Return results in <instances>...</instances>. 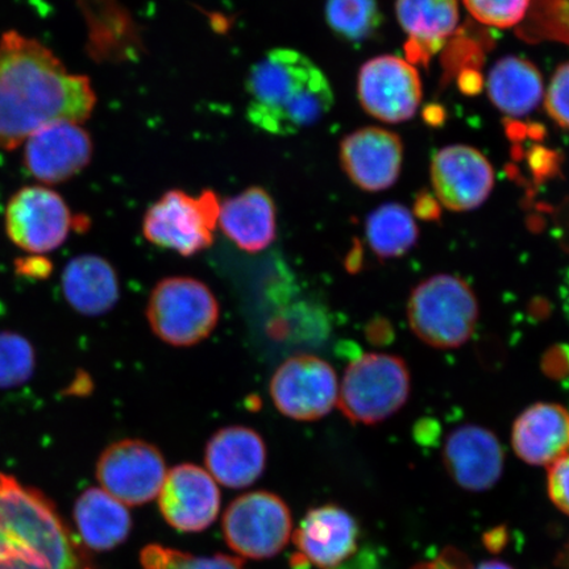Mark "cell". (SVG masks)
Returning a JSON list of instances; mask_svg holds the SVG:
<instances>
[{
  "label": "cell",
  "mask_w": 569,
  "mask_h": 569,
  "mask_svg": "<svg viewBox=\"0 0 569 569\" xmlns=\"http://www.w3.org/2000/svg\"><path fill=\"white\" fill-rule=\"evenodd\" d=\"M220 203L212 190L190 196L169 190L142 219V234L149 243L191 258L213 243Z\"/></svg>",
  "instance_id": "cell-7"
},
{
  "label": "cell",
  "mask_w": 569,
  "mask_h": 569,
  "mask_svg": "<svg viewBox=\"0 0 569 569\" xmlns=\"http://www.w3.org/2000/svg\"><path fill=\"white\" fill-rule=\"evenodd\" d=\"M96 473L107 493L126 507H140L159 497L168 471L158 447L141 439H123L106 448Z\"/></svg>",
  "instance_id": "cell-10"
},
{
  "label": "cell",
  "mask_w": 569,
  "mask_h": 569,
  "mask_svg": "<svg viewBox=\"0 0 569 569\" xmlns=\"http://www.w3.org/2000/svg\"><path fill=\"white\" fill-rule=\"evenodd\" d=\"M545 104L555 122L569 130V62L555 71Z\"/></svg>",
  "instance_id": "cell-31"
},
{
  "label": "cell",
  "mask_w": 569,
  "mask_h": 569,
  "mask_svg": "<svg viewBox=\"0 0 569 569\" xmlns=\"http://www.w3.org/2000/svg\"><path fill=\"white\" fill-rule=\"evenodd\" d=\"M204 462L206 471L217 482L232 489L247 488L266 471L267 446L251 427H223L206 446Z\"/></svg>",
  "instance_id": "cell-19"
},
{
  "label": "cell",
  "mask_w": 569,
  "mask_h": 569,
  "mask_svg": "<svg viewBox=\"0 0 569 569\" xmlns=\"http://www.w3.org/2000/svg\"><path fill=\"white\" fill-rule=\"evenodd\" d=\"M62 296L83 317H102L116 308L120 284L116 268L99 254L71 259L61 276Z\"/></svg>",
  "instance_id": "cell-22"
},
{
  "label": "cell",
  "mask_w": 569,
  "mask_h": 569,
  "mask_svg": "<svg viewBox=\"0 0 569 569\" xmlns=\"http://www.w3.org/2000/svg\"><path fill=\"white\" fill-rule=\"evenodd\" d=\"M17 273L26 279L47 280L51 276L53 266L42 254H30L16 261Z\"/></svg>",
  "instance_id": "cell-33"
},
{
  "label": "cell",
  "mask_w": 569,
  "mask_h": 569,
  "mask_svg": "<svg viewBox=\"0 0 569 569\" xmlns=\"http://www.w3.org/2000/svg\"><path fill=\"white\" fill-rule=\"evenodd\" d=\"M361 531L355 517L337 505L311 509L293 533L295 568L340 569L359 551Z\"/></svg>",
  "instance_id": "cell-13"
},
{
  "label": "cell",
  "mask_w": 569,
  "mask_h": 569,
  "mask_svg": "<svg viewBox=\"0 0 569 569\" xmlns=\"http://www.w3.org/2000/svg\"><path fill=\"white\" fill-rule=\"evenodd\" d=\"M358 96L369 116L386 123H401L416 116L422 101L418 70L397 56H380L361 67Z\"/></svg>",
  "instance_id": "cell-12"
},
{
  "label": "cell",
  "mask_w": 569,
  "mask_h": 569,
  "mask_svg": "<svg viewBox=\"0 0 569 569\" xmlns=\"http://www.w3.org/2000/svg\"><path fill=\"white\" fill-rule=\"evenodd\" d=\"M431 182L439 202L451 211L478 209L495 187V172L478 149L451 146L431 161Z\"/></svg>",
  "instance_id": "cell-14"
},
{
  "label": "cell",
  "mask_w": 569,
  "mask_h": 569,
  "mask_svg": "<svg viewBox=\"0 0 569 569\" xmlns=\"http://www.w3.org/2000/svg\"><path fill=\"white\" fill-rule=\"evenodd\" d=\"M547 483L555 507L569 516V453L550 466Z\"/></svg>",
  "instance_id": "cell-32"
},
{
  "label": "cell",
  "mask_w": 569,
  "mask_h": 569,
  "mask_svg": "<svg viewBox=\"0 0 569 569\" xmlns=\"http://www.w3.org/2000/svg\"><path fill=\"white\" fill-rule=\"evenodd\" d=\"M222 530L232 551L241 558L262 560L276 557L288 546L293 521L281 497L259 490L230 503Z\"/></svg>",
  "instance_id": "cell-8"
},
{
  "label": "cell",
  "mask_w": 569,
  "mask_h": 569,
  "mask_svg": "<svg viewBox=\"0 0 569 569\" xmlns=\"http://www.w3.org/2000/svg\"><path fill=\"white\" fill-rule=\"evenodd\" d=\"M445 465L458 486L483 492L496 486L503 471L500 440L483 427L461 426L446 440Z\"/></svg>",
  "instance_id": "cell-18"
},
{
  "label": "cell",
  "mask_w": 569,
  "mask_h": 569,
  "mask_svg": "<svg viewBox=\"0 0 569 569\" xmlns=\"http://www.w3.org/2000/svg\"><path fill=\"white\" fill-rule=\"evenodd\" d=\"M0 569H84L52 501L2 472Z\"/></svg>",
  "instance_id": "cell-3"
},
{
  "label": "cell",
  "mask_w": 569,
  "mask_h": 569,
  "mask_svg": "<svg viewBox=\"0 0 569 569\" xmlns=\"http://www.w3.org/2000/svg\"><path fill=\"white\" fill-rule=\"evenodd\" d=\"M166 521L182 532L203 531L216 522L220 510L218 482L196 465L177 466L167 473L159 493Z\"/></svg>",
  "instance_id": "cell-15"
},
{
  "label": "cell",
  "mask_w": 569,
  "mask_h": 569,
  "mask_svg": "<svg viewBox=\"0 0 569 569\" xmlns=\"http://www.w3.org/2000/svg\"><path fill=\"white\" fill-rule=\"evenodd\" d=\"M220 306L202 281L187 276L162 279L149 296L147 319L154 336L173 347H193L217 329Z\"/></svg>",
  "instance_id": "cell-5"
},
{
  "label": "cell",
  "mask_w": 569,
  "mask_h": 569,
  "mask_svg": "<svg viewBox=\"0 0 569 569\" xmlns=\"http://www.w3.org/2000/svg\"><path fill=\"white\" fill-rule=\"evenodd\" d=\"M411 569H471L465 553L457 549H446L438 558L423 561Z\"/></svg>",
  "instance_id": "cell-34"
},
{
  "label": "cell",
  "mask_w": 569,
  "mask_h": 569,
  "mask_svg": "<svg viewBox=\"0 0 569 569\" xmlns=\"http://www.w3.org/2000/svg\"><path fill=\"white\" fill-rule=\"evenodd\" d=\"M487 88L498 110L509 117H525L542 101L543 78L530 61L509 56L490 70Z\"/></svg>",
  "instance_id": "cell-25"
},
{
  "label": "cell",
  "mask_w": 569,
  "mask_h": 569,
  "mask_svg": "<svg viewBox=\"0 0 569 569\" xmlns=\"http://www.w3.org/2000/svg\"><path fill=\"white\" fill-rule=\"evenodd\" d=\"M34 347L16 331H0V390L26 386L36 371Z\"/></svg>",
  "instance_id": "cell-28"
},
{
  "label": "cell",
  "mask_w": 569,
  "mask_h": 569,
  "mask_svg": "<svg viewBox=\"0 0 569 569\" xmlns=\"http://www.w3.org/2000/svg\"><path fill=\"white\" fill-rule=\"evenodd\" d=\"M340 163L356 187L382 191L400 177L403 147L397 133L383 128L366 127L341 141Z\"/></svg>",
  "instance_id": "cell-17"
},
{
  "label": "cell",
  "mask_w": 569,
  "mask_h": 569,
  "mask_svg": "<svg viewBox=\"0 0 569 569\" xmlns=\"http://www.w3.org/2000/svg\"><path fill=\"white\" fill-rule=\"evenodd\" d=\"M561 298H563L565 309L569 318V269L565 277L563 288H561Z\"/></svg>",
  "instance_id": "cell-37"
},
{
  "label": "cell",
  "mask_w": 569,
  "mask_h": 569,
  "mask_svg": "<svg viewBox=\"0 0 569 569\" xmlns=\"http://www.w3.org/2000/svg\"><path fill=\"white\" fill-rule=\"evenodd\" d=\"M408 318L412 332L426 345L450 350L472 337L479 303L471 287L460 277L438 274L412 290Z\"/></svg>",
  "instance_id": "cell-4"
},
{
  "label": "cell",
  "mask_w": 569,
  "mask_h": 569,
  "mask_svg": "<svg viewBox=\"0 0 569 569\" xmlns=\"http://www.w3.org/2000/svg\"><path fill=\"white\" fill-rule=\"evenodd\" d=\"M246 90L249 122L276 137L315 126L333 106L329 78L296 49L269 51L249 70Z\"/></svg>",
  "instance_id": "cell-2"
},
{
  "label": "cell",
  "mask_w": 569,
  "mask_h": 569,
  "mask_svg": "<svg viewBox=\"0 0 569 569\" xmlns=\"http://www.w3.org/2000/svg\"><path fill=\"white\" fill-rule=\"evenodd\" d=\"M396 13L411 63L429 62L459 24L458 0H397Z\"/></svg>",
  "instance_id": "cell-23"
},
{
  "label": "cell",
  "mask_w": 569,
  "mask_h": 569,
  "mask_svg": "<svg viewBox=\"0 0 569 569\" xmlns=\"http://www.w3.org/2000/svg\"><path fill=\"white\" fill-rule=\"evenodd\" d=\"M326 20L340 40L360 44L380 30L382 13L376 0H327Z\"/></svg>",
  "instance_id": "cell-27"
},
{
  "label": "cell",
  "mask_w": 569,
  "mask_h": 569,
  "mask_svg": "<svg viewBox=\"0 0 569 569\" xmlns=\"http://www.w3.org/2000/svg\"><path fill=\"white\" fill-rule=\"evenodd\" d=\"M471 16L482 24L513 27L529 10L531 0H462Z\"/></svg>",
  "instance_id": "cell-30"
},
{
  "label": "cell",
  "mask_w": 569,
  "mask_h": 569,
  "mask_svg": "<svg viewBox=\"0 0 569 569\" xmlns=\"http://www.w3.org/2000/svg\"><path fill=\"white\" fill-rule=\"evenodd\" d=\"M97 103L88 77L71 74L38 40L0 38V149L11 151L49 124H81Z\"/></svg>",
  "instance_id": "cell-1"
},
{
  "label": "cell",
  "mask_w": 569,
  "mask_h": 569,
  "mask_svg": "<svg viewBox=\"0 0 569 569\" xmlns=\"http://www.w3.org/2000/svg\"><path fill=\"white\" fill-rule=\"evenodd\" d=\"M511 443L531 466H551L569 451V412L557 403H537L517 418Z\"/></svg>",
  "instance_id": "cell-21"
},
{
  "label": "cell",
  "mask_w": 569,
  "mask_h": 569,
  "mask_svg": "<svg viewBox=\"0 0 569 569\" xmlns=\"http://www.w3.org/2000/svg\"><path fill=\"white\" fill-rule=\"evenodd\" d=\"M269 393L282 416L312 422L336 408L339 382L329 362L312 355H296L277 368Z\"/></svg>",
  "instance_id": "cell-9"
},
{
  "label": "cell",
  "mask_w": 569,
  "mask_h": 569,
  "mask_svg": "<svg viewBox=\"0 0 569 569\" xmlns=\"http://www.w3.org/2000/svg\"><path fill=\"white\" fill-rule=\"evenodd\" d=\"M220 230L247 253H259L277 237V211L266 189L248 188L220 203Z\"/></svg>",
  "instance_id": "cell-20"
},
{
  "label": "cell",
  "mask_w": 569,
  "mask_h": 569,
  "mask_svg": "<svg viewBox=\"0 0 569 569\" xmlns=\"http://www.w3.org/2000/svg\"><path fill=\"white\" fill-rule=\"evenodd\" d=\"M552 2H557L559 4L560 17L563 18L565 21H561V28L566 31L567 38L569 40V0H552Z\"/></svg>",
  "instance_id": "cell-35"
},
{
  "label": "cell",
  "mask_w": 569,
  "mask_h": 569,
  "mask_svg": "<svg viewBox=\"0 0 569 569\" xmlns=\"http://www.w3.org/2000/svg\"><path fill=\"white\" fill-rule=\"evenodd\" d=\"M367 239L372 251L382 259L400 258L418 240V227L402 204L388 203L375 210L367 220Z\"/></svg>",
  "instance_id": "cell-26"
},
{
  "label": "cell",
  "mask_w": 569,
  "mask_h": 569,
  "mask_svg": "<svg viewBox=\"0 0 569 569\" xmlns=\"http://www.w3.org/2000/svg\"><path fill=\"white\" fill-rule=\"evenodd\" d=\"M84 569H89V568H84Z\"/></svg>",
  "instance_id": "cell-38"
},
{
  "label": "cell",
  "mask_w": 569,
  "mask_h": 569,
  "mask_svg": "<svg viewBox=\"0 0 569 569\" xmlns=\"http://www.w3.org/2000/svg\"><path fill=\"white\" fill-rule=\"evenodd\" d=\"M73 227L74 218L69 206L59 193L48 188L20 189L6 208L7 237L30 254L44 256L56 251L66 243Z\"/></svg>",
  "instance_id": "cell-11"
},
{
  "label": "cell",
  "mask_w": 569,
  "mask_h": 569,
  "mask_svg": "<svg viewBox=\"0 0 569 569\" xmlns=\"http://www.w3.org/2000/svg\"><path fill=\"white\" fill-rule=\"evenodd\" d=\"M74 521L78 532L91 550L109 551L126 542L132 518L126 505L102 488H89L77 498Z\"/></svg>",
  "instance_id": "cell-24"
},
{
  "label": "cell",
  "mask_w": 569,
  "mask_h": 569,
  "mask_svg": "<svg viewBox=\"0 0 569 569\" xmlns=\"http://www.w3.org/2000/svg\"><path fill=\"white\" fill-rule=\"evenodd\" d=\"M144 569H246L244 561L230 555L196 557L161 545H149L140 552Z\"/></svg>",
  "instance_id": "cell-29"
},
{
  "label": "cell",
  "mask_w": 569,
  "mask_h": 569,
  "mask_svg": "<svg viewBox=\"0 0 569 569\" xmlns=\"http://www.w3.org/2000/svg\"><path fill=\"white\" fill-rule=\"evenodd\" d=\"M24 144V166L42 183L70 180L81 173L92 158L90 134L77 123L49 124L31 134Z\"/></svg>",
  "instance_id": "cell-16"
},
{
  "label": "cell",
  "mask_w": 569,
  "mask_h": 569,
  "mask_svg": "<svg viewBox=\"0 0 569 569\" xmlns=\"http://www.w3.org/2000/svg\"><path fill=\"white\" fill-rule=\"evenodd\" d=\"M475 569H515V568L510 567L507 563H502V561L490 560V561H486V563H481L479 567H476Z\"/></svg>",
  "instance_id": "cell-36"
},
{
  "label": "cell",
  "mask_w": 569,
  "mask_h": 569,
  "mask_svg": "<svg viewBox=\"0 0 569 569\" xmlns=\"http://www.w3.org/2000/svg\"><path fill=\"white\" fill-rule=\"evenodd\" d=\"M410 395V375L393 355L367 353L355 359L339 386L338 403L351 422L373 425L400 410Z\"/></svg>",
  "instance_id": "cell-6"
}]
</instances>
